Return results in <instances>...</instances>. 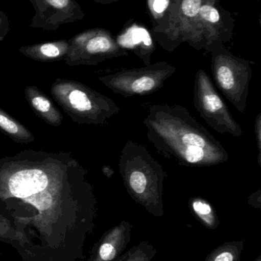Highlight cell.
<instances>
[{"instance_id":"cell-1","label":"cell","mask_w":261,"mask_h":261,"mask_svg":"<svg viewBox=\"0 0 261 261\" xmlns=\"http://www.w3.org/2000/svg\"><path fill=\"white\" fill-rule=\"evenodd\" d=\"M0 201L22 203L44 215L70 203H96L87 170L70 153L35 150L0 159Z\"/></svg>"},{"instance_id":"cell-2","label":"cell","mask_w":261,"mask_h":261,"mask_svg":"<svg viewBox=\"0 0 261 261\" xmlns=\"http://www.w3.org/2000/svg\"><path fill=\"white\" fill-rule=\"evenodd\" d=\"M144 123L156 151L180 165L208 167L228 161L225 147L182 106H151Z\"/></svg>"},{"instance_id":"cell-3","label":"cell","mask_w":261,"mask_h":261,"mask_svg":"<svg viewBox=\"0 0 261 261\" xmlns=\"http://www.w3.org/2000/svg\"><path fill=\"white\" fill-rule=\"evenodd\" d=\"M119 170L130 197L150 214L164 215L163 167L142 144L129 141L121 152Z\"/></svg>"},{"instance_id":"cell-4","label":"cell","mask_w":261,"mask_h":261,"mask_svg":"<svg viewBox=\"0 0 261 261\" xmlns=\"http://www.w3.org/2000/svg\"><path fill=\"white\" fill-rule=\"evenodd\" d=\"M50 90L55 102L80 125H104L121 111L113 99L78 81L57 79Z\"/></svg>"},{"instance_id":"cell-5","label":"cell","mask_w":261,"mask_h":261,"mask_svg":"<svg viewBox=\"0 0 261 261\" xmlns=\"http://www.w3.org/2000/svg\"><path fill=\"white\" fill-rule=\"evenodd\" d=\"M210 53L216 85L241 113H245L252 78L251 62L233 55L225 44L216 46Z\"/></svg>"},{"instance_id":"cell-6","label":"cell","mask_w":261,"mask_h":261,"mask_svg":"<svg viewBox=\"0 0 261 261\" xmlns=\"http://www.w3.org/2000/svg\"><path fill=\"white\" fill-rule=\"evenodd\" d=\"M221 0L205 3L188 28L183 38L197 50L211 52L216 46L225 44L232 38L234 17L220 5Z\"/></svg>"},{"instance_id":"cell-7","label":"cell","mask_w":261,"mask_h":261,"mask_svg":"<svg viewBox=\"0 0 261 261\" xmlns=\"http://www.w3.org/2000/svg\"><path fill=\"white\" fill-rule=\"evenodd\" d=\"M176 71L174 66L160 61L140 68L120 70L98 80L113 93L124 97L147 96L160 90Z\"/></svg>"},{"instance_id":"cell-8","label":"cell","mask_w":261,"mask_h":261,"mask_svg":"<svg viewBox=\"0 0 261 261\" xmlns=\"http://www.w3.org/2000/svg\"><path fill=\"white\" fill-rule=\"evenodd\" d=\"M68 41V50L64 61L72 67L97 65L128 55L127 50L118 45L111 32L102 28L87 29Z\"/></svg>"},{"instance_id":"cell-9","label":"cell","mask_w":261,"mask_h":261,"mask_svg":"<svg viewBox=\"0 0 261 261\" xmlns=\"http://www.w3.org/2000/svg\"><path fill=\"white\" fill-rule=\"evenodd\" d=\"M194 105L201 118L216 132L233 137L243 135V129L218 93L209 75L202 69L196 72L195 77Z\"/></svg>"},{"instance_id":"cell-10","label":"cell","mask_w":261,"mask_h":261,"mask_svg":"<svg viewBox=\"0 0 261 261\" xmlns=\"http://www.w3.org/2000/svg\"><path fill=\"white\" fill-rule=\"evenodd\" d=\"M215 0H171L162 19L151 29L152 37L164 50L172 52L180 44L199 9Z\"/></svg>"},{"instance_id":"cell-11","label":"cell","mask_w":261,"mask_h":261,"mask_svg":"<svg viewBox=\"0 0 261 261\" xmlns=\"http://www.w3.org/2000/svg\"><path fill=\"white\" fill-rule=\"evenodd\" d=\"M35 13L30 27L54 32L62 24L84 18L81 5L76 0H29Z\"/></svg>"},{"instance_id":"cell-12","label":"cell","mask_w":261,"mask_h":261,"mask_svg":"<svg viewBox=\"0 0 261 261\" xmlns=\"http://www.w3.org/2000/svg\"><path fill=\"white\" fill-rule=\"evenodd\" d=\"M133 225L124 220L104 234L89 261H117L131 241Z\"/></svg>"},{"instance_id":"cell-13","label":"cell","mask_w":261,"mask_h":261,"mask_svg":"<svg viewBox=\"0 0 261 261\" xmlns=\"http://www.w3.org/2000/svg\"><path fill=\"white\" fill-rule=\"evenodd\" d=\"M115 39L120 47L132 50L146 66L151 64L156 46L151 33L142 24L135 21L127 23Z\"/></svg>"},{"instance_id":"cell-14","label":"cell","mask_w":261,"mask_h":261,"mask_svg":"<svg viewBox=\"0 0 261 261\" xmlns=\"http://www.w3.org/2000/svg\"><path fill=\"white\" fill-rule=\"evenodd\" d=\"M25 96L28 103L35 114L43 121L54 127L62 124L63 116L52 101L35 86H27Z\"/></svg>"},{"instance_id":"cell-15","label":"cell","mask_w":261,"mask_h":261,"mask_svg":"<svg viewBox=\"0 0 261 261\" xmlns=\"http://www.w3.org/2000/svg\"><path fill=\"white\" fill-rule=\"evenodd\" d=\"M69 47V41H48L19 47L18 51L24 56L39 62H55L64 60Z\"/></svg>"},{"instance_id":"cell-16","label":"cell","mask_w":261,"mask_h":261,"mask_svg":"<svg viewBox=\"0 0 261 261\" xmlns=\"http://www.w3.org/2000/svg\"><path fill=\"white\" fill-rule=\"evenodd\" d=\"M0 130L17 143L29 144L35 141V136L30 130L1 108Z\"/></svg>"},{"instance_id":"cell-17","label":"cell","mask_w":261,"mask_h":261,"mask_svg":"<svg viewBox=\"0 0 261 261\" xmlns=\"http://www.w3.org/2000/svg\"><path fill=\"white\" fill-rule=\"evenodd\" d=\"M189 208L193 216L208 229H216L220 225L214 207L206 199L202 197L193 198L189 200Z\"/></svg>"},{"instance_id":"cell-18","label":"cell","mask_w":261,"mask_h":261,"mask_svg":"<svg viewBox=\"0 0 261 261\" xmlns=\"http://www.w3.org/2000/svg\"><path fill=\"white\" fill-rule=\"evenodd\" d=\"M244 247V241L225 242L208 254L205 261H240Z\"/></svg>"},{"instance_id":"cell-19","label":"cell","mask_w":261,"mask_h":261,"mask_svg":"<svg viewBox=\"0 0 261 261\" xmlns=\"http://www.w3.org/2000/svg\"><path fill=\"white\" fill-rule=\"evenodd\" d=\"M156 253L157 250L150 242L144 241L123 254L117 261H151Z\"/></svg>"},{"instance_id":"cell-20","label":"cell","mask_w":261,"mask_h":261,"mask_svg":"<svg viewBox=\"0 0 261 261\" xmlns=\"http://www.w3.org/2000/svg\"><path fill=\"white\" fill-rule=\"evenodd\" d=\"M170 2L171 0H147V8L153 26L162 19L170 7Z\"/></svg>"},{"instance_id":"cell-21","label":"cell","mask_w":261,"mask_h":261,"mask_svg":"<svg viewBox=\"0 0 261 261\" xmlns=\"http://www.w3.org/2000/svg\"><path fill=\"white\" fill-rule=\"evenodd\" d=\"M9 19L8 15L0 10V42L7 36L9 32Z\"/></svg>"},{"instance_id":"cell-22","label":"cell","mask_w":261,"mask_h":261,"mask_svg":"<svg viewBox=\"0 0 261 261\" xmlns=\"http://www.w3.org/2000/svg\"><path fill=\"white\" fill-rule=\"evenodd\" d=\"M255 136L257 141V150H258V163L260 166L261 156V114L259 113L255 122Z\"/></svg>"},{"instance_id":"cell-23","label":"cell","mask_w":261,"mask_h":261,"mask_svg":"<svg viewBox=\"0 0 261 261\" xmlns=\"http://www.w3.org/2000/svg\"><path fill=\"white\" fill-rule=\"evenodd\" d=\"M260 193V190H259L258 191L253 193V194L250 196L249 199H248V204L251 205V206L254 207V208H258V210H260L261 208Z\"/></svg>"},{"instance_id":"cell-24","label":"cell","mask_w":261,"mask_h":261,"mask_svg":"<svg viewBox=\"0 0 261 261\" xmlns=\"http://www.w3.org/2000/svg\"><path fill=\"white\" fill-rule=\"evenodd\" d=\"M93 1L103 5H108L116 3V2L120 1V0H93Z\"/></svg>"},{"instance_id":"cell-25","label":"cell","mask_w":261,"mask_h":261,"mask_svg":"<svg viewBox=\"0 0 261 261\" xmlns=\"http://www.w3.org/2000/svg\"><path fill=\"white\" fill-rule=\"evenodd\" d=\"M110 169H111L110 168V167H105V166H104V167H103V173H104V174L106 175L107 177H110V176H112V174H113V173H110V171H109Z\"/></svg>"},{"instance_id":"cell-26","label":"cell","mask_w":261,"mask_h":261,"mask_svg":"<svg viewBox=\"0 0 261 261\" xmlns=\"http://www.w3.org/2000/svg\"><path fill=\"white\" fill-rule=\"evenodd\" d=\"M254 261H261V255H259L258 257H257Z\"/></svg>"},{"instance_id":"cell-27","label":"cell","mask_w":261,"mask_h":261,"mask_svg":"<svg viewBox=\"0 0 261 261\" xmlns=\"http://www.w3.org/2000/svg\"><path fill=\"white\" fill-rule=\"evenodd\" d=\"M242 1H245V0H242ZM251 1H254V0H251Z\"/></svg>"}]
</instances>
